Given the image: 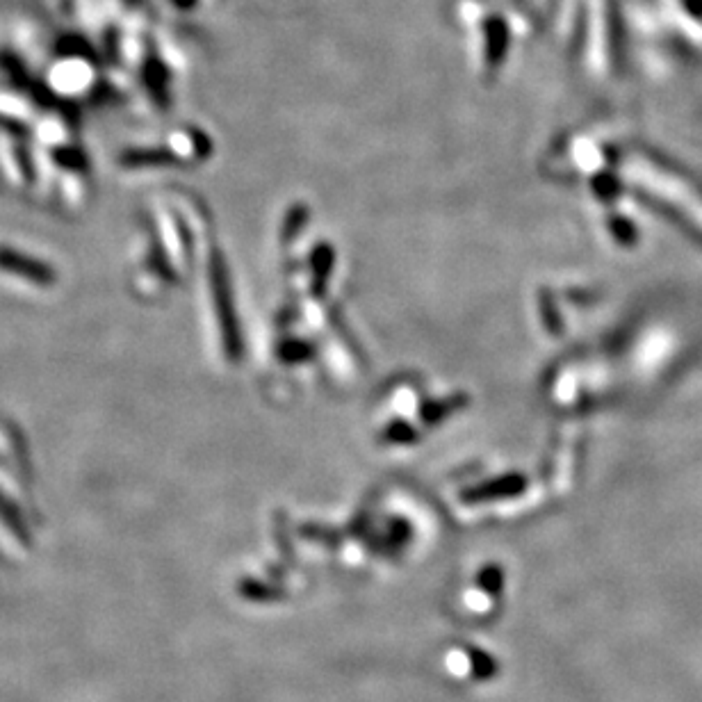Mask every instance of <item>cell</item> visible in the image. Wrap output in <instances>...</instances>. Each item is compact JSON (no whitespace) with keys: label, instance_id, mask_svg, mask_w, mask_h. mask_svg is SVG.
Wrapping results in <instances>:
<instances>
[{"label":"cell","instance_id":"1","mask_svg":"<svg viewBox=\"0 0 702 702\" xmlns=\"http://www.w3.org/2000/svg\"><path fill=\"white\" fill-rule=\"evenodd\" d=\"M71 3H73V0H62V10L71 12Z\"/></svg>","mask_w":702,"mask_h":702}]
</instances>
